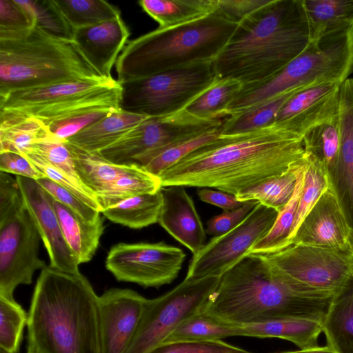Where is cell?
<instances>
[{
    "label": "cell",
    "instance_id": "26",
    "mask_svg": "<svg viewBox=\"0 0 353 353\" xmlns=\"http://www.w3.org/2000/svg\"><path fill=\"white\" fill-rule=\"evenodd\" d=\"M323 332L336 353H353V279L335 294L323 321Z\"/></svg>",
    "mask_w": 353,
    "mask_h": 353
},
{
    "label": "cell",
    "instance_id": "53",
    "mask_svg": "<svg viewBox=\"0 0 353 353\" xmlns=\"http://www.w3.org/2000/svg\"><path fill=\"white\" fill-rule=\"evenodd\" d=\"M0 353H18V352H10L1 347H0Z\"/></svg>",
    "mask_w": 353,
    "mask_h": 353
},
{
    "label": "cell",
    "instance_id": "21",
    "mask_svg": "<svg viewBox=\"0 0 353 353\" xmlns=\"http://www.w3.org/2000/svg\"><path fill=\"white\" fill-rule=\"evenodd\" d=\"M340 150L336 164L328 174L330 185L353 229V79L341 85L338 108Z\"/></svg>",
    "mask_w": 353,
    "mask_h": 353
},
{
    "label": "cell",
    "instance_id": "15",
    "mask_svg": "<svg viewBox=\"0 0 353 353\" xmlns=\"http://www.w3.org/2000/svg\"><path fill=\"white\" fill-rule=\"evenodd\" d=\"M292 245L353 251V229L331 185L305 216L288 247Z\"/></svg>",
    "mask_w": 353,
    "mask_h": 353
},
{
    "label": "cell",
    "instance_id": "28",
    "mask_svg": "<svg viewBox=\"0 0 353 353\" xmlns=\"http://www.w3.org/2000/svg\"><path fill=\"white\" fill-rule=\"evenodd\" d=\"M51 135L46 125L36 118L0 111V152L20 154Z\"/></svg>",
    "mask_w": 353,
    "mask_h": 353
},
{
    "label": "cell",
    "instance_id": "35",
    "mask_svg": "<svg viewBox=\"0 0 353 353\" xmlns=\"http://www.w3.org/2000/svg\"><path fill=\"white\" fill-rule=\"evenodd\" d=\"M69 147L81 181L97 196L103 193L130 165L114 163L98 154H88Z\"/></svg>",
    "mask_w": 353,
    "mask_h": 353
},
{
    "label": "cell",
    "instance_id": "30",
    "mask_svg": "<svg viewBox=\"0 0 353 353\" xmlns=\"http://www.w3.org/2000/svg\"><path fill=\"white\" fill-rule=\"evenodd\" d=\"M304 157L284 173L248 188L236 195L241 202L254 201L280 212L292 198Z\"/></svg>",
    "mask_w": 353,
    "mask_h": 353
},
{
    "label": "cell",
    "instance_id": "32",
    "mask_svg": "<svg viewBox=\"0 0 353 353\" xmlns=\"http://www.w3.org/2000/svg\"><path fill=\"white\" fill-rule=\"evenodd\" d=\"M298 88L283 92L242 113L230 116L223 121L221 135H234L256 130L274 124L283 104L298 92Z\"/></svg>",
    "mask_w": 353,
    "mask_h": 353
},
{
    "label": "cell",
    "instance_id": "4",
    "mask_svg": "<svg viewBox=\"0 0 353 353\" xmlns=\"http://www.w3.org/2000/svg\"><path fill=\"white\" fill-rule=\"evenodd\" d=\"M309 42L302 0H270L238 23L213 61L215 71L243 88L256 85L281 70Z\"/></svg>",
    "mask_w": 353,
    "mask_h": 353
},
{
    "label": "cell",
    "instance_id": "31",
    "mask_svg": "<svg viewBox=\"0 0 353 353\" xmlns=\"http://www.w3.org/2000/svg\"><path fill=\"white\" fill-rule=\"evenodd\" d=\"M161 188L159 176L139 164L131 163L97 199L102 210L131 196L157 192Z\"/></svg>",
    "mask_w": 353,
    "mask_h": 353
},
{
    "label": "cell",
    "instance_id": "44",
    "mask_svg": "<svg viewBox=\"0 0 353 353\" xmlns=\"http://www.w3.org/2000/svg\"><path fill=\"white\" fill-rule=\"evenodd\" d=\"M46 178L68 190L82 201L101 212L97 196L86 186L77 183L40 157L32 153H21Z\"/></svg>",
    "mask_w": 353,
    "mask_h": 353
},
{
    "label": "cell",
    "instance_id": "16",
    "mask_svg": "<svg viewBox=\"0 0 353 353\" xmlns=\"http://www.w3.org/2000/svg\"><path fill=\"white\" fill-rule=\"evenodd\" d=\"M16 179L47 250L50 267L67 273H80L78 260L64 239L51 196L36 180L21 176Z\"/></svg>",
    "mask_w": 353,
    "mask_h": 353
},
{
    "label": "cell",
    "instance_id": "8",
    "mask_svg": "<svg viewBox=\"0 0 353 353\" xmlns=\"http://www.w3.org/2000/svg\"><path fill=\"white\" fill-rule=\"evenodd\" d=\"M217 79L213 61H207L120 83V110L148 117L174 114Z\"/></svg>",
    "mask_w": 353,
    "mask_h": 353
},
{
    "label": "cell",
    "instance_id": "27",
    "mask_svg": "<svg viewBox=\"0 0 353 353\" xmlns=\"http://www.w3.org/2000/svg\"><path fill=\"white\" fill-rule=\"evenodd\" d=\"M143 10L159 28H169L205 17L216 9V0H141Z\"/></svg>",
    "mask_w": 353,
    "mask_h": 353
},
{
    "label": "cell",
    "instance_id": "20",
    "mask_svg": "<svg viewBox=\"0 0 353 353\" xmlns=\"http://www.w3.org/2000/svg\"><path fill=\"white\" fill-rule=\"evenodd\" d=\"M159 224L174 239L196 254L204 245L205 228L194 201L182 185L162 187Z\"/></svg>",
    "mask_w": 353,
    "mask_h": 353
},
{
    "label": "cell",
    "instance_id": "18",
    "mask_svg": "<svg viewBox=\"0 0 353 353\" xmlns=\"http://www.w3.org/2000/svg\"><path fill=\"white\" fill-rule=\"evenodd\" d=\"M341 85L323 83L298 92L281 107L274 123L303 137L337 114Z\"/></svg>",
    "mask_w": 353,
    "mask_h": 353
},
{
    "label": "cell",
    "instance_id": "34",
    "mask_svg": "<svg viewBox=\"0 0 353 353\" xmlns=\"http://www.w3.org/2000/svg\"><path fill=\"white\" fill-rule=\"evenodd\" d=\"M221 127L188 137L175 143L148 152L136 162L150 173L159 176L165 170L221 135Z\"/></svg>",
    "mask_w": 353,
    "mask_h": 353
},
{
    "label": "cell",
    "instance_id": "48",
    "mask_svg": "<svg viewBox=\"0 0 353 353\" xmlns=\"http://www.w3.org/2000/svg\"><path fill=\"white\" fill-rule=\"evenodd\" d=\"M34 26L31 17L15 0H0V30L18 31Z\"/></svg>",
    "mask_w": 353,
    "mask_h": 353
},
{
    "label": "cell",
    "instance_id": "38",
    "mask_svg": "<svg viewBox=\"0 0 353 353\" xmlns=\"http://www.w3.org/2000/svg\"><path fill=\"white\" fill-rule=\"evenodd\" d=\"M54 2L73 30L121 16L117 7L103 0H54Z\"/></svg>",
    "mask_w": 353,
    "mask_h": 353
},
{
    "label": "cell",
    "instance_id": "43",
    "mask_svg": "<svg viewBox=\"0 0 353 353\" xmlns=\"http://www.w3.org/2000/svg\"><path fill=\"white\" fill-rule=\"evenodd\" d=\"M28 314L14 300L0 296V347L18 352Z\"/></svg>",
    "mask_w": 353,
    "mask_h": 353
},
{
    "label": "cell",
    "instance_id": "23",
    "mask_svg": "<svg viewBox=\"0 0 353 353\" xmlns=\"http://www.w3.org/2000/svg\"><path fill=\"white\" fill-rule=\"evenodd\" d=\"M310 42L340 34L353 28V0H302Z\"/></svg>",
    "mask_w": 353,
    "mask_h": 353
},
{
    "label": "cell",
    "instance_id": "19",
    "mask_svg": "<svg viewBox=\"0 0 353 353\" xmlns=\"http://www.w3.org/2000/svg\"><path fill=\"white\" fill-rule=\"evenodd\" d=\"M130 31L118 17L95 25L73 30L72 42L77 50L101 77L113 79L112 69L128 43Z\"/></svg>",
    "mask_w": 353,
    "mask_h": 353
},
{
    "label": "cell",
    "instance_id": "14",
    "mask_svg": "<svg viewBox=\"0 0 353 353\" xmlns=\"http://www.w3.org/2000/svg\"><path fill=\"white\" fill-rule=\"evenodd\" d=\"M117 81L101 77L75 79L12 91L0 97V111L43 121L55 112Z\"/></svg>",
    "mask_w": 353,
    "mask_h": 353
},
{
    "label": "cell",
    "instance_id": "45",
    "mask_svg": "<svg viewBox=\"0 0 353 353\" xmlns=\"http://www.w3.org/2000/svg\"><path fill=\"white\" fill-rule=\"evenodd\" d=\"M148 353H252L222 340L185 341L161 343Z\"/></svg>",
    "mask_w": 353,
    "mask_h": 353
},
{
    "label": "cell",
    "instance_id": "40",
    "mask_svg": "<svg viewBox=\"0 0 353 353\" xmlns=\"http://www.w3.org/2000/svg\"><path fill=\"white\" fill-rule=\"evenodd\" d=\"M305 157L306 168L303 185L299 201L295 222L288 242L294 236L305 216L330 185L328 173L324 165L317 158L307 152H305Z\"/></svg>",
    "mask_w": 353,
    "mask_h": 353
},
{
    "label": "cell",
    "instance_id": "7",
    "mask_svg": "<svg viewBox=\"0 0 353 353\" xmlns=\"http://www.w3.org/2000/svg\"><path fill=\"white\" fill-rule=\"evenodd\" d=\"M353 71V28L344 33L309 42L278 73L266 81L243 88L224 116L242 113L283 92L323 83L342 84Z\"/></svg>",
    "mask_w": 353,
    "mask_h": 353
},
{
    "label": "cell",
    "instance_id": "25",
    "mask_svg": "<svg viewBox=\"0 0 353 353\" xmlns=\"http://www.w3.org/2000/svg\"><path fill=\"white\" fill-rule=\"evenodd\" d=\"M239 325L243 330V336L282 339L299 349L318 346L319 336L323 332L322 321L305 318H284Z\"/></svg>",
    "mask_w": 353,
    "mask_h": 353
},
{
    "label": "cell",
    "instance_id": "51",
    "mask_svg": "<svg viewBox=\"0 0 353 353\" xmlns=\"http://www.w3.org/2000/svg\"><path fill=\"white\" fill-rule=\"evenodd\" d=\"M197 195L202 201L216 205L224 211L238 209L244 203L239 201L235 195L219 190L201 188L197 191Z\"/></svg>",
    "mask_w": 353,
    "mask_h": 353
},
{
    "label": "cell",
    "instance_id": "5",
    "mask_svg": "<svg viewBox=\"0 0 353 353\" xmlns=\"http://www.w3.org/2000/svg\"><path fill=\"white\" fill-rule=\"evenodd\" d=\"M238 23L216 10L193 21L158 28L128 41L116 63L123 83L195 63L214 61Z\"/></svg>",
    "mask_w": 353,
    "mask_h": 353
},
{
    "label": "cell",
    "instance_id": "3",
    "mask_svg": "<svg viewBox=\"0 0 353 353\" xmlns=\"http://www.w3.org/2000/svg\"><path fill=\"white\" fill-rule=\"evenodd\" d=\"M27 327V353H103L99 296L81 273L41 270Z\"/></svg>",
    "mask_w": 353,
    "mask_h": 353
},
{
    "label": "cell",
    "instance_id": "12",
    "mask_svg": "<svg viewBox=\"0 0 353 353\" xmlns=\"http://www.w3.org/2000/svg\"><path fill=\"white\" fill-rule=\"evenodd\" d=\"M279 212L258 203L236 228L214 236L195 254L185 279H199L222 276L249 254L253 247L270 232Z\"/></svg>",
    "mask_w": 353,
    "mask_h": 353
},
{
    "label": "cell",
    "instance_id": "37",
    "mask_svg": "<svg viewBox=\"0 0 353 353\" xmlns=\"http://www.w3.org/2000/svg\"><path fill=\"white\" fill-rule=\"evenodd\" d=\"M243 85L232 78H218L185 108L190 114L204 119H216L223 113Z\"/></svg>",
    "mask_w": 353,
    "mask_h": 353
},
{
    "label": "cell",
    "instance_id": "46",
    "mask_svg": "<svg viewBox=\"0 0 353 353\" xmlns=\"http://www.w3.org/2000/svg\"><path fill=\"white\" fill-rule=\"evenodd\" d=\"M37 181L54 200L68 207L84 220L94 223L101 216V212L92 208L50 179L44 177Z\"/></svg>",
    "mask_w": 353,
    "mask_h": 353
},
{
    "label": "cell",
    "instance_id": "22",
    "mask_svg": "<svg viewBox=\"0 0 353 353\" xmlns=\"http://www.w3.org/2000/svg\"><path fill=\"white\" fill-rule=\"evenodd\" d=\"M147 118L119 110L83 129L65 142L79 151L98 154Z\"/></svg>",
    "mask_w": 353,
    "mask_h": 353
},
{
    "label": "cell",
    "instance_id": "6",
    "mask_svg": "<svg viewBox=\"0 0 353 353\" xmlns=\"http://www.w3.org/2000/svg\"><path fill=\"white\" fill-rule=\"evenodd\" d=\"M98 77L72 41L50 36L35 26L18 31L0 30V97L19 90Z\"/></svg>",
    "mask_w": 353,
    "mask_h": 353
},
{
    "label": "cell",
    "instance_id": "24",
    "mask_svg": "<svg viewBox=\"0 0 353 353\" xmlns=\"http://www.w3.org/2000/svg\"><path fill=\"white\" fill-rule=\"evenodd\" d=\"M51 201L64 239L79 265L89 262L97 250L105 229L101 215L95 222L90 223L54 200L52 196Z\"/></svg>",
    "mask_w": 353,
    "mask_h": 353
},
{
    "label": "cell",
    "instance_id": "47",
    "mask_svg": "<svg viewBox=\"0 0 353 353\" xmlns=\"http://www.w3.org/2000/svg\"><path fill=\"white\" fill-rule=\"evenodd\" d=\"M258 202L248 201L238 209L224 211L212 217L206 223L205 233L217 236L227 233L238 226L252 211Z\"/></svg>",
    "mask_w": 353,
    "mask_h": 353
},
{
    "label": "cell",
    "instance_id": "11",
    "mask_svg": "<svg viewBox=\"0 0 353 353\" xmlns=\"http://www.w3.org/2000/svg\"><path fill=\"white\" fill-rule=\"evenodd\" d=\"M41 237L23 199L0 212V296L14 300L19 285L32 283L47 267L39 257Z\"/></svg>",
    "mask_w": 353,
    "mask_h": 353
},
{
    "label": "cell",
    "instance_id": "50",
    "mask_svg": "<svg viewBox=\"0 0 353 353\" xmlns=\"http://www.w3.org/2000/svg\"><path fill=\"white\" fill-rule=\"evenodd\" d=\"M270 0H216V10L229 20L239 23L245 17Z\"/></svg>",
    "mask_w": 353,
    "mask_h": 353
},
{
    "label": "cell",
    "instance_id": "49",
    "mask_svg": "<svg viewBox=\"0 0 353 353\" xmlns=\"http://www.w3.org/2000/svg\"><path fill=\"white\" fill-rule=\"evenodd\" d=\"M0 171L36 181L45 177L25 157L12 152H0Z\"/></svg>",
    "mask_w": 353,
    "mask_h": 353
},
{
    "label": "cell",
    "instance_id": "36",
    "mask_svg": "<svg viewBox=\"0 0 353 353\" xmlns=\"http://www.w3.org/2000/svg\"><path fill=\"white\" fill-rule=\"evenodd\" d=\"M306 157L300 170L294 194L288 204L279 212L270 232L252 249L250 254H268L279 252L288 247L294 227L299 201L304 181Z\"/></svg>",
    "mask_w": 353,
    "mask_h": 353
},
{
    "label": "cell",
    "instance_id": "52",
    "mask_svg": "<svg viewBox=\"0 0 353 353\" xmlns=\"http://www.w3.org/2000/svg\"><path fill=\"white\" fill-rule=\"evenodd\" d=\"M279 353H336L334 350H333L328 345L325 346H316L311 348L307 349H299L297 350H288L283 351Z\"/></svg>",
    "mask_w": 353,
    "mask_h": 353
},
{
    "label": "cell",
    "instance_id": "33",
    "mask_svg": "<svg viewBox=\"0 0 353 353\" xmlns=\"http://www.w3.org/2000/svg\"><path fill=\"white\" fill-rule=\"evenodd\" d=\"M231 336H243L242 327L221 321L200 311L183 321L161 343L222 340Z\"/></svg>",
    "mask_w": 353,
    "mask_h": 353
},
{
    "label": "cell",
    "instance_id": "2",
    "mask_svg": "<svg viewBox=\"0 0 353 353\" xmlns=\"http://www.w3.org/2000/svg\"><path fill=\"white\" fill-rule=\"evenodd\" d=\"M336 293L296 287L280 277L261 254H249L221 276L201 312L233 325L284 318L323 322Z\"/></svg>",
    "mask_w": 353,
    "mask_h": 353
},
{
    "label": "cell",
    "instance_id": "9",
    "mask_svg": "<svg viewBox=\"0 0 353 353\" xmlns=\"http://www.w3.org/2000/svg\"><path fill=\"white\" fill-rule=\"evenodd\" d=\"M221 277L185 279L165 294L147 299L126 353H148L161 344L183 321L201 311Z\"/></svg>",
    "mask_w": 353,
    "mask_h": 353
},
{
    "label": "cell",
    "instance_id": "42",
    "mask_svg": "<svg viewBox=\"0 0 353 353\" xmlns=\"http://www.w3.org/2000/svg\"><path fill=\"white\" fill-rule=\"evenodd\" d=\"M23 152L40 157L76 183L85 185L77 172L71 150L65 141L51 135L33 143Z\"/></svg>",
    "mask_w": 353,
    "mask_h": 353
},
{
    "label": "cell",
    "instance_id": "41",
    "mask_svg": "<svg viewBox=\"0 0 353 353\" xmlns=\"http://www.w3.org/2000/svg\"><path fill=\"white\" fill-rule=\"evenodd\" d=\"M32 19L34 26L46 34L72 41L73 29L66 21L54 0H15Z\"/></svg>",
    "mask_w": 353,
    "mask_h": 353
},
{
    "label": "cell",
    "instance_id": "39",
    "mask_svg": "<svg viewBox=\"0 0 353 353\" xmlns=\"http://www.w3.org/2000/svg\"><path fill=\"white\" fill-rule=\"evenodd\" d=\"M305 152L317 158L330 173L340 150V132L337 114L330 121L307 131L303 137Z\"/></svg>",
    "mask_w": 353,
    "mask_h": 353
},
{
    "label": "cell",
    "instance_id": "10",
    "mask_svg": "<svg viewBox=\"0 0 353 353\" xmlns=\"http://www.w3.org/2000/svg\"><path fill=\"white\" fill-rule=\"evenodd\" d=\"M261 255L283 280L305 290L336 293L353 279V251L292 245Z\"/></svg>",
    "mask_w": 353,
    "mask_h": 353
},
{
    "label": "cell",
    "instance_id": "29",
    "mask_svg": "<svg viewBox=\"0 0 353 353\" xmlns=\"http://www.w3.org/2000/svg\"><path fill=\"white\" fill-rule=\"evenodd\" d=\"M162 205L160 192L131 196L104 208L107 219L130 228L141 229L158 223Z\"/></svg>",
    "mask_w": 353,
    "mask_h": 353
},
{
    "label": "cell",
    "instance_id": "13",
    "mask_svg": "<svg viewBox=\"0 0 353 353\" xmlns=\"http://www.w3.org/2000/svg\"><path fill=\"white\" fill-rule=\"evenodd\" d=\"M185 256L182 249L163 241L119 243L109 250L105 267L119 281L159 288L175 280Z\"/></svg>",
    "mask_w": 353,
    "mask_h": 353
},
{
    "label": "cell",
    "instance_id": "17",
    "mask_svg": "<svg viewBox=\"0 0 353 353\" xmlns=\"http://www.w3.org/2000/svg\"><path fill=\"white\" fill-rule=\"evenodd\" d=\"M147 299L130 289L112 288L99 296L103 353H126Z\"/></svg>",
    "mask_w": 353,
    "mask_h": 353
},
{
    "label": "cell",
    "instance_id": "1",
    "mask_svg": "<svg viewBox=\"0 0 353 353\" xmlns=\"http://www.w3.org/2000/svg\"><path fill=\"white\" fill-rule=\"evenodd\" d=\"M303 136L278 124L220 135L159 175L161 186L214 188L233 195L280 175L300 161Z\"/></svg>",
    "mask_w": 353,
    "mask_h": 353
}]
</instances>
